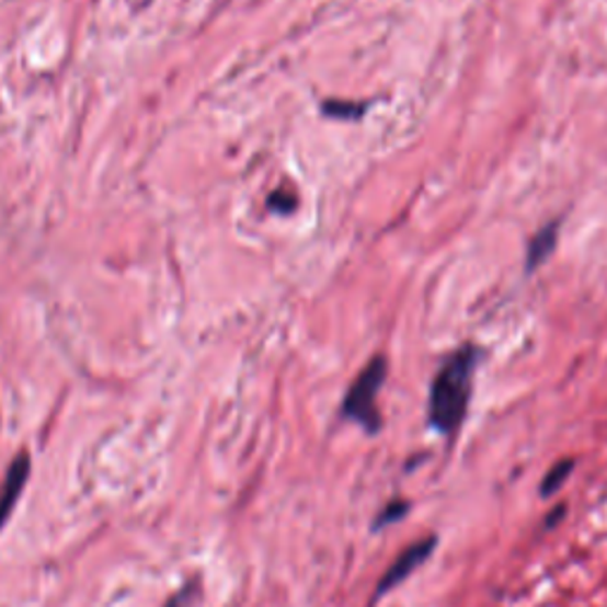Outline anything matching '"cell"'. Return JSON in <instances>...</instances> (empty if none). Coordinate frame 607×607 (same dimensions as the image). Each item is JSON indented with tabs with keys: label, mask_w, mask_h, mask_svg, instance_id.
Instances as JSON below:
<instances>
[{
	"label": "cell",
	"mask_w": 607,
	"mask_h": 607,
	"mask_svg": "<svg viewBox=\"0 0 607 607\" xmlns=\"http://www.w3.org/2000/svg\"><path fill=\"white\" fill-rule=\"evenodd\" d=\"M28 472H32V458L22 451L10 462L5 480H3V484H0V531H3V527L8 525L14 505H18V501L22 496V491L28 480Z\"/></svg>",
	"instance_id": "277c9868"
},
{
	"label": "cell",
	"mask_w": 607,
	"mask_h": 607,
	"mask_svg": "<svg viewBox=\"0 0 607 607\" xmlns=\"http://www.w3.org/2000/svg\"><path fill=\"white\" fill-rule=\"evenodd\" d=\"M558 238H560V221H551L546 224L543 228H539L537 233L531 236V240L527 242V254H525V273H534L537 268H541L551 254L558 248Z\"/></svg>",
	"instance_id": "5b68a950"
},
{
	"label": "cell",
	"mask_w": 607,
	"mask_h": 607,
	"mask_svg": "<svg viewBox=\"0 0 607 607\" xmlns=\"http://www.w3.org/2000/svg\"><path fill=\"white\" fill-rule=\"evenodd\" d=\"M325 114H330V117L335 119H358L364 117L366 112V105L360 103H325Z\"/></svg>",
	"instance_id": "ba28073f"
},
{
	"label": "cell",
	"mask_w": 607,
	"mask_h": 607,
	"mask_svg": "<svg viewBox=\"0 0 607 607\" xmlns=\"http://www.w3.org/2000/svg\"><path fill=\"white\" fill-rule=\"evenodd\" d=\"M482 360V350L468 342L444 358V364L430 382L427 425L439 437L449 442V449L458 442L468 423L474 392V373Z\"/></svg>",
	"instance_id": "6da1fadb"
},
{
	"label": "cell",
	"mask_w": 607,
	"mask_h": 607,
	"mask_svg": "<svg viewBox=\"0 0 607 607\" xmlns=\"http://www.w3.org/2000/svg\"><path fill=\"white\" fill-rule=\"evenodd\" d=\"M570 515V505L565 501L556 503L551 511H548L541 519V531H556L560 525H565V519Z\"/></svg>",
	"instance_id": "9c48e42d"
},
{
	"label": "cell",
	"mask_w": 607,
	"mask_h": 607,
	"mask_svg": "<svg viewBox=\"0 0 607 607\" xmlns=\"http://www.w3.org/2000/svg\"><path fill=\"white\" fill-rule=\"evenodd\" d=\"M439 534H425V537H421L417 541L409 543L403 551L394 558L392 565H389L385 570V574L380 576L378 586H375V594L370 598V605L378 603L380 598H385L387 594H392L394 588H399L403 582H409L411 576L421 570L423 565H427V562L432 560V556L437 553L439 548Z\"/></svg>",
	"instance_id": "3957f363"
},
{
	"label": "cell",
	"mask_w": 607,
	"mask_h": 607,
	"mask_svg": "<svg viewBox=\"0 0 607 607\" xmlns=\"http://www.w3.org/2000/svg\"><path fill=\"white\" fill-rule=\"evenodd\" d=\"M576 466H580V460H576L574 456H562L558 458L551 468H548L541 477L539 482V499L548 501L553 499L556 494H560L562 489H565V484L570 482V477L574 474Z\"/></svg>",
	"instance_id": "8992f818"
},
{
	"label": "cell",
	"mask_w": 607,
	"mask_h": 607,
	"mask_svg": "<svg viewBox=\"0 0 607 607\" xmlns=\"http://www.w3.org/2000/svg\"><path fill=\"white\" fill-rule=\"evenodd\" d=\"M389 364L382 354L373 356L368 364L356 375L342 401V417L356 423L366 435L375 437L382 432V413L378 409V394L385 387Z\"/></svg>",
	"instance_id": "7a4b0ae2"
},
{
	"label": "cell",
	"mask_w": 607,
	"mask_h": 607,
	"mask_svg": "<svg viewBox=\"0 0 607 607\" xmlns=\"http://www.w3.org/2000/svg\"><path fill=\"white\" fill-rule=\"evenodd\" d=\"M413 511V501L411 499H403V496H394L392 501H387L382 508L378 511V515H375L373 519V525H370V531L373 534H378L387 527H392V525H399L403 523V519H406Z\"/></svg>",
	"instance_id": "52a82bcc"
}]
</instances>
